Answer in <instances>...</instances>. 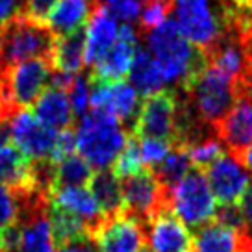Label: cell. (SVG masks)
Masks as SVG:
<instances>
[{
    "instance_id": "obj_28",
    "label": "cell",
    "mask_w": 252,
    "mask_h": 252,
    "mask_svg": "<svg viewBox=\"0 0 252 252\" xmlns=\"http://www.w3.org/2000/svg\"><path fill=\"white\" fill-rule=\"evenodd\" d=\"M145 167H143L141 154H139V139L130 134L123 152L119 154L115 163L111 165V173L115 174L119 180H123V178H128L132 174L139 173Z\"/></svg>"
},
{
    "instance_id": "obj_5",
    "label": "cell",
    "mask_w": 252,
    "mask_h": 252,
    "mask_svg": "<svg viewBox=\"0 0 252 252\" xmlns=\"http://www.w3.org/2000/svg\"><path fill=\"white\" fill-rule=\"evenodd\" d=\"M52 78L48 58H33L17 63L0 76V96L8 119L13 113L33 106Z\"/></svg>"
},
{
    "instance_id": "obj_27",
    "label": "cell",
    "mask_w": 252,
    "mask_h": 252,
    "mask_svg": "<svg viewBox=\"0 0 252 252\" xmlns=\"http://www.w3.org/2000/svg\"><path fill=\"white\" fill-rule=\"evenodd\" d=\"M193 169L206 171L213 161H217L220 156H224V145L219 139L213 137H202L197 141H191L188 145H182Z\"/></svg>"
},
{
    "instance_id": "obj_29",
    "label": "cell",
    "mask_w": 252,
    "mask_h": 252,
    "mask_svg": "<svg viewBox=\"0 0 252 252\" xmlns=\"http://www.w3.org/2000/svg\"><path fill=\"white\" fill-rule=\"evenodd\" d=\"M174 8V0H145L141 9V28L150 32L169 21V13Z\"/></svg>"
},
{
    "instance_id": "obj_21",
    "label": "cell",
    "mask_w": 252,
    "mask_h": 252,
    "mask_svg": "<svg viewBox=\"0 0 252 252\" xmlns=\"http://www.w3.org/2000/svg\"><path fill=\"white\" fill-rule=\"evenodd\" d=\"M98 2L100 0H58L54 11L48 19V30L56 37L82 30Z\"/></svg>"
},
{
    "instance_id": "obj_35",
    "label": "cell",
    "mask_w": 252,
    "mask_h": 252,
    "mask_svg": "<svg viewBox=\"0 0 252 252\" xmlns=\"http://www.w3.org/2000/svg\"><path fill=\"white\" fill-rule=\"evenodd\" d=\"M237 210H239V215H241V220H243L245 230L252 234V182L249 189L245 191V195L241 197V200L237 202Z\"/></svg>"
},
{
    "instance_id": "obj_8",
    "label": "cell",
    "mask_w": 252,
    "mask_h": 252,
    "mask_svg": "<svg viewBox=\"0 0 252 252\" xmlns=\"http://www.w3.org/2000/svg\"><path fill=\"white\" fill-rule=\"evenodd\" d=\"M156 174L150 169H143L121 180L123 213H128L147 226L150 220L169 208V193Z\"/></svg>"
},
{
    "instance_id": "obj_10",
    "label": "cell",
    "mask_w": 252,
    "mask_h": 252,
    "mask_svg": "<svg viewBox=\"0 0 252 252\" xmlns=\"http://www.w3.org/2000/svg\"><path fill=\"white\" fill-rule=\"evenodd\" d=\"M9 141L30 159L32 163L50 161L58 132L45 126L37 117L26 110L13 113L8 121Z\"/></svg>"
},
{
    "instance_id": "obj_3",
    "label": "cell",
    "mask_w": 252,
    "mask_h": 252,
    "mask_svg": "<svg viewBox=\"0 0 252 252\" xmlns=\"http://www.w3.org/2000/svg\"><path fill=\"white\" fill-rule=\"evenodd\" d=\"M128 137L117 119L102 111H91L82 117L74 132L76 154L84 158L93 171H106L115 163Z\"/></svg>"
},
{
    "instance_id": "obj_38",
    "label": "cell",
    "mask_w": 252,
    "mask_h": 252,
    "mask_svg": "<svg viewBox=\"0 0 252 252\" xmlns=\"http://www.w3.org/2000/svg\"><path fill=\"white\" fill-rule=\"evenodd\" d=\"M241 163H243V167L249 171V173H252V147H249V149L245 150L241 156L237 158Z\"/></svg>"
},
{
    "instance_id": "obj_23",
    "label": "cell",
    "mask_w": 252,
    "mask_h": 252,
    "mask_svg": "<svg viewBox=\"0 0 252 252\" xmlns=\"http://www.w3.org/2000/svg\"><path fill=\"white\" fill-rule=\"evenodd\" d=\"M128 74L132 80V87L139 94H145V96L159 93L165 86V78L159 71L156 60L145 48H137L134 63H132Z\"/></svg>"
},
{
    "instance_id": "obj_16",
    "label": "cell",
    "mask_w": 252,
    "mask_h": 252,
    "mask_svg": "<svg viewBox=\"0 0 252 252\" xmlns=\"http://www.w3.org/2000/svg\"><path fill=\"white\" fill-rule=\"evenodd\" d=\"M48 206L80 220L89 230L91 237L104 220V213L87 188H54L50 191Z\"/></svg>"
},
{
    "instance_id": "obj_17",
    "label": "cell",
    "mask_w": 252,
    "mask_h": 252,
    "mask_svg": "<svg viewBox=\"0 0 252 252\" xmlns=\"http://www.w3.org/2000/svg\"><path fill=\"white\" fill-rule=\"evenodd\" d=\"M150 252H193V237L188 226L171 210L159 212L147 224Z\"/></svg>"
},
{
    "instance_id": "obj_12",
    "label": "cell",
    "mask_w": 252,
    "mask_h": 252,
    "mask_svg": "<svg viewBox=\"0 0 252 252\" xmlns=\"http://www.w3.org/2000/svg\"><path fill=\"white\" fill-rule=\"evenodd\" d=\"M91 239L98 252H141L147 226L128 213H119L104 219Z\"/></svg>"
},
{
    "instance_id": "obj_6",
    "label": "cell",
    "mask_w": 252,
    "mask_h": 252,
    "mask_svg": "<svg viewBox=\"0 0 252 252\" xmlns=\"http://www.w3.org/2000/svg\"><path fill=\"white\" fill-rule=\"evenodd\" d=\"M186 91L191 94V102L195 106L198 121L210 126L213 132L215 126L219 125L234 102L241 96L234 82L210 63L202 67V71L186 87Z\"/></svg>"
},
{
    "instance_id": "obj_34",
    "label": "cell",
    "mask_w": 252,
    "mask_h": 252,
    "mask_svg": "<svg viewBox=\"0 0 252 252\" xmlns=\"http://www.w3.org/2000/svg\"><path fill=\"white\" fill-rule=\"evenodd\" d=\"M111 15L123 21L125 24H132L141 17L143 0H111L108 2Z\"/></svg>"
},
{
    "instance_id": "obj_14",
    "label": "cell",
    "mask_w": 252,
    "mask_h": 252,
    "mask_svg": "<svg viewBox=\"0 0 252 252\" xmlns=\"http://www.w3.org/2000/svg\"><path fill=\"white\" fill-rule=\"evenodd\" d=\"M137 52V33L132 24L119 26V35L106 54L93 65L89 80L93 82H125Z\"/></svg>"
},
{
    "instance_id": "obj_25",
    "label": "cell",
    "mask_w": 252,
    "mask_h": 252,
    "mask_svg": "<svg viewBox=\"0 0 252 252\" xmlns=\"http://www.w3.org/2000/svg\"><path fill=\"white\" fill-rule=\"evenodd\" d=\"M94 171L80 154H71L52 163V189L54 188H87ZM50 189V191H52Z\"/></svg>"
},
{
    "instance_id": "obj_30",
    "label": "cell",
    "mask_w": 252,
    "mask_h": 252,
    "mask_svg": "<svg viewBox=\"0 0 252 252\" xmlns=\"http://www.w3.org/2000/svg\"><path fill=\"white\" fill-rule=\"evenodd\" d=\"M21 219V200L15 191L0 186V234L15 226Z\"/></svg>"
},
{
    "instance_id": "obj_41",
    "label": "cell",
    "mask_w": 252,
    "mask_h": 252,
    "mask_svg": "<svg viewBox=\"0 0 252 252\" xmlns=\"http://www.w3.org/2000/svg\"><path fill=\"white\" fill-rule=\"evenodd\" d=\"M0 252H6V249H4V243H2V237H0Z\"/></svg>"
},
{
    "instance_id": "obj_44",
    "label": "cell",
    "mask_w": 252,
    "mask_h": 252,
    "mask_svg": "<svg viewBox=\"0 0 252 252\" xmlns=\"http://www.w3.org/2000/svg\"><path fill=\"white\" fill-rule=\"evenodd\" d=\"M15 252H17V251H15Z\"/></svg>"
},
{
    "instance_id": "obj_33",
    "label": "cell",
    "mask_w": 252,
    "mask_h": 252,
    "mask_svg": "<svg viewBox=\"0 0 252 252\" xmlns=\"http://www.w3.org/2000/svg\"><path fill=\"white\" fill-rule=\"evenodd\" d=\"M58 0H23L21 9H19V15L26 17L28 21L41 26H47L48 19L54 11ZM48 28V26H47Z\"/></svg>"
},
{
    "instance_id": "obj_24",
    "label": "cell",
    "mask_w": 252,
    "mask_h": 252,
    "mask_svg": "<svg viewBox=\"0 0 252 252\" xmlns=\"http://www.w3.org/2000/svg\"><path fill=\"white\" fill-rule=\"evenodd\" d=\"M89 191L93 193L96 204L104 213V219L123 213V195L121 180L111 173V169L96 171L89 182Z\"/></svg>"
},
{
    "instance_id": "obj_19",
    "label": "cell",
    "mask_w": 252,
    "mask_h": 252,
    "mask_svg": "<svg viewBox=\"0 0 252 252\" xmlns=\"http://www.w3.org/2000/svg\"><path fill=\"white\" fill-rule=\"evenodd\" d=\"M119 35L117 19L111 15V11L102 2L94 6L93 13L89 17L84 32V47H86V65L93 67L98 62L111 45L115 43Z\"/></svg>"
},
{
    "instance_id": "obj_40",
    "label": "cell",
    "mask_w": 252,
    "mask_h": 252,
    "mask_svg": "<svg viewBox=\"0 0 252 252\" xmlns=\"http://www.w3.org/2000/svg\"><path fill=\"white\" fill-rule=\"evenodd\" d=\"M9 119L6 115V111H4V104H2V96H0V125H4V123H8Z\"/></svg>"
},
{
    "instance_id": "obj_13",
    "label": "cell",
    "mask_w": 252,
    "mask_h": 252,
    "mask_svg": "<svg viewBox=\"0 0 252 252\" xmlns=\"http://www.w3.org/2000/svg\"><path fill=\"white\" fill-rule=\"evenodd\" d=\"M213 197L220 206H236L251 186V174L232 154L220 156L204 171Z\"/></svg>"
},
{
    "instance_id": "obj_36",
    "label": "cell",
    "mask_w": 252,
    "mask_h": 252,
    "mask_svg": "<svg viewBox=\"0 0 252 252\" xmlns=\"http://www.w3.org/2000/svg\"><path fill=\"white\" fill-rule=\"evenodd\" d=\"M56 252H98L96 245L93 239H80V241H72V243H65L56 247Z\"/></svg>"
},
{
    "instance_id": "obj_15",
    "label": "cell",
    "mask_w": 252,
    "mask_h": 252,
    "mask_svg": "<svg viewBox=\"0 0 252 252\" xmlns=\"http://www.w3.org/2000/svg\"><path fill=\"white\" fill-rule=\"evenodd\" d=\"M219 141L234 158L252 147V94L239 96L230 111L215 126Z\"/></svg>"
},
{
    "instance_id": "obj_4",
    "label": "cell",
    "mask_w": 252,
    "mask_h": 252,
    "mask_svg": "<svg viewBox=\"0 0 252 252\" xmlns=\"http://www.w3.org/2000/svg\"><path fill=\"white\" fill-rule=\"evenodd\" d=\"M56 35L47 26L28 21L17 13L0 26V76L17 63L52 56Z\"/></svg>"
},
{
    "instance_id": "obj_9",
    "label": "cell",
    "mask_w": 252,
    "mask_h": 252,
    "mask_svg": "<svg viewBox=\"0 0 252 252\" xmlns=\"http://www.w3.org/2000/svg\"><path fill=\"white\" fill-rule=\"evenodd\" d=\"M173 9L180 33L202 54L222 37L224 28L210 0H174Z\"/></svg>"
},
{
    "instance_id": "obj_31",
    "label": "cell",
    "mask_w": 252,
    "mask_h": 252,
    "mask_svg": "<svg viewBox=\"0 0 252 252\" xmlns=\"http://www.w3.org/2000/svg\"><path fill=\"white\" fill-rule=\"evenodd\" d=\"M69 93V100H71L72 111L74 115H86L89 108H91V82L86 76H74L71 82V86L67 87Z\"/></svg>"
},
{
    "instance_id": "obj_26",
    "label": "cell",
    "mask_w": 252,
    "mask_h": 252,
    "mask_svg": "<svg viewBox=\"0 0 252 252\" xmlns=\"http://www.w3.org/2000/svg\"><path fill=\"white\" fill-rule=\"evenodd\" d=\"M191 161H189L188 154L182 145H176L171 149V152L167 154V158L156 167V169H150L152 173L156 174V178L165 188H171L174 186L178 180H182L186 174L191 171Z\"/></svg>"
},
{
    "instance_id": "obj_22",
    "label": "cell",
    "mask_w": 252,
    "mask_h": 252,
    "mask_svg": "<svg viewBox=\"0 0 252 252\" xmlns=\"http://www.w3.org/2000/svg\"><path fill=\"white\" fill-rule=\"evenodd\" d=\"M52 71L67 76H78L86 65V47H84V32L78 30L69 35L54 39V48L50 56Z\"/></svg>"
},
{
    "instance_id": "obj_7",
    "label": "cell",
    "mask_w": 252,
    "mask_h": 252,
    "mask_svg": "<svg viewBox=\"0 0 252 252\" xmlns=\"http://www.w3.org/2000/svg\"><path fill=\"white\" fill-rule=\"evenodd\" d=\"M169 208L189 228H200L217 215V200L204 171L191 169L182 180L167 189Z\"/></svg>"
},
{
    "instance_id": "obj_1",
    "label": "cell",
    "mask_w": 252,
    "mask_h": 252,
    "mask_svg": "<svg viewBox=\"0 0 252 252\" xmlns=\"http://www.w3.org/2000/svg\"><path fill=\"white\" fill-rule=\"evenodd\" d=\"M147 45L165 84H180L186 89L206 65L204 54L182 35L176 23L171 19L147 32Z\"/></svg>"
},
{
    "instance_id": "obj_2",
    "label": "cell",
    "mask_w": 252,
    "mask_h": 252,
    "mask_svg": "<svg viewBox=\"0 0 252 252\" xmlns=\"http://www.w3.org/2000/svg\"><path fill=\"white\" fill-rule=\"evenodd\" d=\"M137 139H159L169 145L191 141V121L174 91H159L145 98L132 126Z\"/></svg>"
},
{
    "instance_id": "obj_32",
    "label": "cell",
    "mask_w": 252,
    "mask_h": 252,
    "mask_svg": "<svg viewBox=\"0 0 252 252\" xmlns=\"http://www.w3.org/2000/svg\"><path fill=\"white\" fill-rule=\"evenodd\" d=\"M173 145L159 139H139V154H141V161L145 169H156L167 154L171 152Z\"/></svg>"
},
{
    "instance_id": "obj_39",
    "label": "cell",
    "mask_w": 252,
    "mask_h": 252,
    "mask_svg": "<svg viewBox=\"0 0 252 252\" xmlns=\"http://www.w3.org/2000/svg\"><path fill=\"white\" fill-rule=\"evenodd\" d=\"M230 2H232V8L252 11V0H230Z\"/></svg>"
},
{
    "instance_id": "obj_37",
    "label": "cell",
    "mask_w": 252,
    "mask_h": 252,
    "mask_svg": "<svg viewBox=\"0 0 252 252\" xmlns=\"http://www.w3.org/2000/svg\"><path fill=\"white\" fill-rule=\"evenodd\" d=\"M23 0H0V26L19 13Z\"/></svg>"
},
{
    "instance_id": "obj_20",
    "label": "cell",
    "mask_w": 252,
    "mask_h": 252,
    "mask_svg": "<svg viewBox=\"0 0 252 252\" xmlns=\"http://www.w3.org/2000/svg\"><path fill=\"white\" fill-rule=\"evenodd\" d=\"M33 115L54 132H63L72 126L74 111L67 89L48 86L33 104Z\"/></svg>"
},
{
    "instance_id": "obj_11",
    "label": "cell",
    "mask_w": 252,
    "mask_h": 252,
    "mask_svg": "<svg viewBox=\"0 0 252 252\" xmlns=\"http://www.w3.org/2000/svg\"><path fill=\"white\" fill-rule=\"evenodd\" d=\"M91 82V111H102L121 125H128L130 132L139 113V93L126 82Z\"/></svg>"
},
{
    "instance_id": "obj_43",
    "label": "cell",
    "mask_w": 252,
    "mask_h": 252,
    "mask_svg": "<svg viewBox=\"0 0 252 252\" xmlns=\"http://www.w3.org/2000/svg\"><path fill=\"white\" fill-rule=\"evenodd\" d=\"M106 2H111V0H106Z\"/></svg>"
},
{
    "instance_id": "obj_18",
    "label": "cell",
    "mask_w": 252,
    "mask_h": 252,
    "mask_svg": "<svg viewBox=\"0 0 252 252\" xmlns=\"http://www.w3.org/2000/svg\"><path fill=\"white\" fill-rule=\"evenodd\" d=\"M193 252H252V234L213 219L197 228Z\"/></svg>"
},
{
    "instance_id": "obj_42",
    "label": "cell",
    "mask_w": 252,
    "mask_h": 252,
    "mask_svg": "<svg viewBox=\"0 0 252 252\" xmlns=\"http://www.w3.org/2000/svg\"><path fill=\"white\" fill-rule=\"evenodd\" d=\"M141 252H150V251H149V249H143V251H141Z\"/></svg>"
}]
</instances>
